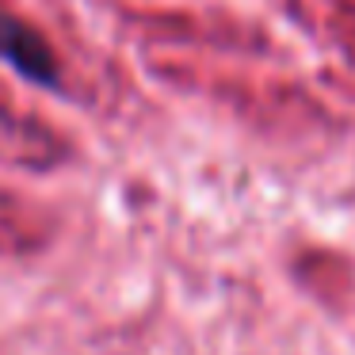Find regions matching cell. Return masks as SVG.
I'll list each match as a JSON object with an SVG mask.
<instances>
[{"label":"cell","mask_w":355,"mask_h":355,"mask_svg":"<svg viewBox=\"0 0 355 355\" xmlns=\"http://www.w3.org/2000/svg\"><path fill=\"white\" fill-rule=\"evenodd\" d=\"M0 62H8L31 85H62V65H58V54L46 42V35H39L27 19L12 16V12H0Z\"/></svg>","instance_id":"1"}]
</instances>
